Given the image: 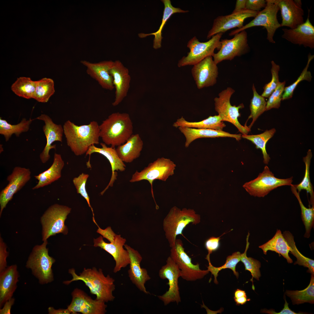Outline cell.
Here are the masks:
<instances>
[{"label":"cell","mask_w":314,"mask_h":314,"mask_svg":"<svg viewBox=\"0 0 314 314\" xmlns=\"http://www.w3.org/2000/svg\"><path fill=\"white\" fill-rule=\"evenodd\" d=\"M246 0H237L235 7L232 13L239 12L245 9Z\"/></svg>","instance_id":"obj_55"},{"label":"cell","mask_w":314,"mask_h":314,"mask_svg":"<svg viewBox=\"0 0 314 314\" xmlns=\"http://www.w3.org/2000/svg\"><path fill=\"white\" fill-rule=\"evenodd\" d=\"M6 246L0 237V272L7 267L6 258L8 253L6 250Z\"/></svg>","instance_id":"obj_50"},{"label":"cell","mask_w":314,"mask_h":314,"mask_svg":"<svg viewBox=\"0 0 314 314\" xmlns=\"http://www.w3.org/2000/svg\"><path fill=\"white\" fill-rule=\"evenodd\" d=\"M290 186L291 191L297 199L300 207L301 218L305 228L304 237L309 238L312 228L314 227V206L309 208L306 207L302 202L299 193L297 192L294 185L292 184Z\"/></svg>","instance_id":"obj_39"},{"label":"cell","mask_w":314,"mask_h":314,"mask_svg":"<svg viewBox=\"0 0 314 314\" xmlns=\"http://www.w3.org/2000/svg\"><path fill=\"white\" fill-rule=\"evenodd\" d=\"M306 21L293 29L283 28L282 37L291 43L311 49L314 48V26L310 22L309 10Z\"/></svg>","instance_id":"obj_22"},{"label":"cell","mask_w":314,"mask_h":314,"mask_svg":"<svg viewBox=\"0 0 314 314\" xmlns=\"http://www.w3.org/2000/svg\"><path fill=\"white\" fill-rule=\"evenodd\" d=\"M178 128L185 137L186 141L185 146L186 148L188 147L194 140L199 138L228 137L235 138L238 141L241 139L242 137L240 134H232L223 131L183 126Z\"/></svg>","instance_id":"obj_28"},{"label":"cell","mask_w":314,"mask_h":314,"mask_svg":"<svg viewBox=\"0 0 314 314\" xmlns=\"http://www.w3.org/2000/svg\"><path fill=\"white\" fill-rule=\"evenodd\" d=\"M272 68L271 69L272 76L271 81L265 84L263 87L264 91L261 95L264 98L269 97L271 93L276 88L280 82L279 78V72L280 66L274 61H271Z\"/></svg>","instance_id":"obj_47"},{"label":"cell","mask_w":314,"mask_h":314,"mask_svg":"<svg viewBox=\"0 0 314 314\" xmlns=\"http://www.w3.org/2000/svg\"><path fill=\"white\" fill-rule=\"evenodd\" d=\"M295 3L299 6L301 7L302 6V3L301 1L300 0H294Z\"/></svg>","instance_id":"obj_58"},{"label":"cell","mask_w":314,"mask_h":314,"mask_svg":"<svg viewBox=\"0 0 314 314\" xmlns=\"http://www.w3.org/2000/svg\"><path fill=\"white\" fill-rule=\"evenodd\" d=\"M283 235L291 248V250L290 252L297 258V261L294 264H297L307 267L308 268V272L314 275V260L305 256L299 251L296 247L294 236L289 231H284Z\"/></svg>","instance_id":"obj_37"},{"label":"cell","mask_w":314,"mask_h":314,"mask_svg":"<svg viewBox=\"0 0 314 314\" xmlns=\"http://www.w3.org/2000/svg\"><path fill=\"white\" fill-rule=\"evenodd\" d=\"M259 12L245 9L230 15L218 16L214 20L212 28L207 35V39L219 33H223L233 28H241L243 26V23L246 19L255 17Z\"/></svg>","instance_id":"obj_18"},{"label":"cell","mask_w":314,"mask_h":314,"mask_svg":"<svg viewBox=\"0 0 314 314\" xmlns=\"http://www.w3.org/2000/svg\"><path fill=\"white\" fill-rule=\"evenodd\" d=\"M35 89L33 99L37 101L46 103L55 92L53 81L51 78H44L35 81Z\"/></svg>","instance_id":"obj_35"},{"label":"cell","mask_w":314,"mask_h":314,"mask_svg":"<svg viewBox=\"0 0 314 314\" xmlns=\"http://www.w3.org/2000/svg\"><path fill=\"white\" fill-rule=\"evenodd\" d=\"M176 167V165L170 159L164 157L158 158L149 163L140 172L136 170L133 174L129 181L133 183L142 180L148 181L151 186L152 196L156 204V208L158 209L159 207L154 196L153 183L156 180L165 181L170 176L174 174Z\"/></svg>","instance_id":"obj_6"},{"label":"cell","mask_w":314,"mask_h":314,"mask_svg":"<svg viewBox=\"0 0 314 314\" xmlns=\"http://www.w3.org/2000/svg\"><path fill=\"white\" fill-rule=\"evenodd\" d=\"M63 127L67 144L76 156L86 154L90 146L99 144V127L96 121L78 126L68 120Z\"/></svg>","instance_id":"obj_1"},{"label":"cell","mask_w":314,"mask_h":314,"mask_svg":"<svg viewBox=\"0 0 314 314\" xmlns=\"http://www.w3.org/2000/svg\"><path fill=\"white\" fill-rule=\"evenodd\" d=\"M35 119L42 120L44 123L42 128L47 142L43 150L40 154V158L42 162L45 163L50 158L49 152L50 150L56 148V145L52 144L55 141L62 142L64 134L63 127L60 124L54 123L50 117L45 114H41L34 120Z\"/></svg>","instance_id":"obj_21"},{"label":"cell","mask_w":314,"mask_h":314,"mask_svg":"<svg viewBox=\"0 0 314 314\" xmlns=\"http://www.w3.org/2000/svg\"><path fill=\"white\" fill-rule=\"evenodd\" d=\"M99 127L100 138L104 143L113 147L124 143L133 134V124L126 113H112Z\"/></svg>","instance_id":"obj_3"},{"label":"cell","mask_w":314,"mask_h":314,"mask_svg":"<svg viewBox=\"0 0 314 314\" xmlns=\"http://www.w3.org/2000/svg\"><path fill=\"white\" fill-rule=\"evenodd\" d=\"M71 210L67 206L56 204L46 210L41 218L43 241L56 234L67 233L68 229L65 222Z\"/></svg>","instance_id":"obj_7"},{"label":"cell","mask_w":314,"mask_h":314,"mask_svg":"<svg viewBox=\"0 0 314 314\" xmlns=\"http://www.w3.org/2000/svg\"><path fill=\"white\" fill-rule=\"evenodd\" d=\"M266 2L264 0H246V9L253 11H260L262 8L266 6Z\"/></svg>","instance_id":"obj_51"},{"label":"cell","mask_w":314,"mask_h":314,"mask_svg":"<svg viewBox=\"0 0 314 314\" xmlns=\"http://www.w3.org/2000/svg\"><path fill=\"white\" fill-rule=\"evenodd\" d=\"M276 130L272 128L269 130H266L262 133L257 135H242V137L251 141L256 146L257 149H260L262 152L263 163L268 164L270 158L267 153L266 146L268 141L274 135Z\"/></svg>","instance_id":"obj_36"},{"label":"cell","mask_w":314,"mask_h":314,"mask_svg":"<svg viewBox=\"0 0 314 314\" xmlns=\"http://www.w3.org/2000/svg\"><path fill=\"white\" fill-rule=\"evenodd\" d=\"M285 303L283 308L279 312H276L273 310L270 309L268 310L266 309L262 310L261 312L262 313L270 314H302V313H297L291 310L288 307V304L285 298Z\"/></svg>","instance_id":"obj_53"},{"label":"cell","mask_w":314,"mask_h":314,"mask_svg":"<svg viewBox=\"0 0 314 314\" xmlns=\"http://www.w3.org/2000/svg\"><path fill=\"white\" fill-rule=\"evenodd\" d=\"M292 177L286 179L277 178L266 165L263 171L256 178L246 182L243 187L251 195L263 197L278 187L291 186L292 184Z\"/></svg>","instance_id":"obj_8"},{"label":"cell","mask_w":314,"mask_h":314,"mask_svg":"<svg viewBox=\"0 0 314 314\" xmlns=\"http://www.w3.org/2000/svg\"><path fill=\"white\" fill-rule=\"evenodd\" d=\"M46 240L41 245H35L33 248L27 261L26 267L30 269L32 274L41 284L52 282L54 280L52 269L55 260L50 256L47 248Z\"/></svg>","instance_id":"obj_5"},{"label":"cell","mask_w":314,"mask_h":314,"mask_svg":"<svg viewBox=\"0 0 314 314\" xmlns=\"http://www.w3.org/2000/svg\"><path fill=\"white\" fill-rule=\"evenodd\" d=\"M19 275L16 265L8 266L0 272V308L13 297L17 287Z\"/></svg>","instance_id":"obj_27"},{"label":"cell","mask_w":314,"mask_h":314,"mask_svg":"<svg viewBox=\"0 0 314 314\" xmlns=\"http://www.w3.org/2000/svg\"><path fill=\"white\" fill-rule=\"evenodd\" d=\"M259 247L262 250L265 255L267 254L268 251H275L281 255L288 263L293 262L288 254L291 248L279 229H277L274 236L265 243L259 246Z\"/></svg>","instance_id":"obj_31"},{"label":"cell","mask_w":314,"mask_h":314,"mask_svg":"<svg viewBox=\"0 0 314 314\" xmlns=\"http://www.w3.org/2000/svg\"><path fill=\"white\" fill-rule=\"evenodd\" d=\"M31 172L29 169L20 167L14 168L7 178V185L0 192V215L13 195L30 180Z\"/></svg>","instance_id":"obj_16"},{"label":"cell","mask_w":314,"mask_h":314,"mask_svg":"<svg viewBox=\"0 0 314 314\" xmlns=\"http://www.w3.org/2000/svg\"><path fill=\"white\" fill-rule=\"evenodd\" d=\"M285 84V81L280 82L276 89L269 97L266 102V111L273 108H278L280 107Z\"/></svg>","instance_id":"obj_48"},{"label":"cell","mask_w":314,"mask_h":314,"mask_svg":"<svg viewBox=\"0 0 314 314\" xmlns=\"http://www.w3.org/2000/svg\"><path fill=\"white\" fill-rule=\"evenodd\" d=\"M89 177L88 174L82 173L78 177L73 179V182L77 193L80 194L85 199L89 206L93 214V220L96 224L97 223L95 220L93 209L90 205V197L86 189V183Z\"/></svg>","instance_id":"obj_46"},{"label":"cell","mask_w":314,"mask_h":314,"mask_svg":"<svg viewBox=\"0 0 314 314\" xmlns=\"http://www.w3.org/2000/svg\"><path fill=\"white\" fill-rule=\"evenodd\" d=\"M64 162L60 154L55 153L53 160L50 167L35 177L38 181L37 184L33 188L37 189L50 184L61 177V171L64 166Z\"/></svg>","instance_id":"obj_30"},{"label":"cell","mask_w":314,"mask_h":314,"mask_svg":"<svg viewBox=\"0 0 314 314\" xmlns=\"http://www.w3.org/2000/svg\"><path fill=\"white\" fill-rule=\"evenodd\" d=\"M266 6L262 10L258 12L254 18L240 28L232 31L229 35H234L243 30L253 27L261 26L267 32V39L272 43L275 42L273 39L274 33L277 28L281 27L277 19V15L279 8L273 0H266Z\"/></svg>","instance_id":"obj_9"},{"label":"cell","mask_w":314,"mask_h":314,"mask_svg":"<svg viewBox=\"0 0 314 314\" xmlns=\"http://www.w3.org/2000/svg\"><path fill=\"white\" fill-rule=\"evenodd\" d=\"M223 34H217L205 42H200L196 36L194 37L187 43L190 52L187 56L183 57L179 61L178 66L194 65L208 56H213L215 49L219 50L220 48V39Z\"/></svg>","instance_id":"obj_10"},{"label":"cell","mask_w":314,"mask_h":314,"mask_svg":"<svg viewBox=\"0 0 314 314\" xmlns=\"http://www.w3.org/2000/svg\"><path fill=\"white\" fill-rule=\"evenodd\" d=\"M241 253L239 251L233 253L231 255L228 256L226 259L225 263L222 266L216 267L214 266L211 264L210 260L207 261L209 265L207 267L208 270L211 272L212 275H213L214 277V283L216 284H218L217 280V277L218 276V273L222 269L229 268L231 270L233 274L238 279L239 273L236 270V267L237 264L240 261Z\"/></svg>","instance_id":"obj_42"},{"label":"cell","mask_w":314,"mask_h":314,"mask_svg":"<svg viewBox=\"0 0 314 314\" xmlns=\"http://www.w3.org/2000/svg\"><path fill=\"white\" fill-rule=\"evenodd\" d=\"M219 115L210 116L207 118L198 122H190L186 120L183 117L178 119L173 126L176 128L180 126L197 129H204L222 131L226 125L222 122Z\"/></svg>","instance_id":"obj_32"},{"label":"cell","mask_w":314,"mask_h":314,"mask_svg":"<svg viewBox=\"0 0 314 314\" xmlns=\"http://www.w3.org/2000/svg\"><path fill=\"white\" fill-rule=\"evenodd\" d=\"M193 65L191 72L198 89L212 86L216 83L218 68L212 56L205 58Z\"/></svg>","instance_id":"obj_19"},{"label":"cell","mask_w":314,"mask_h":314,"mask_svg":"<svg viewBox=\"0 0 314 314\" xmlns=\"http://www.w3.org/2000/svg\"><path fill=\"white\" fill-rule=\"evenodd\" d=\"M15 299L13 297L6 301L3 305V308L0 309V314H10L12 306L14 303Z\"/></svg>","instance_id":"obj_54"},{"label":"cell","mask_w":314,"mask_h":314,"mask_svg":"<svg viewBox=\"0 0 314 314\" xmlns=\"http://www.w3.org/2000/svg\"><path fill=\"white\" fill-rule=\"evenodd\" d=\"M115 89V98L112 105H119L127 96L130 87L131 77L128 68L120 61H113L110 69Z\"/></svg>","instance_id":"obj_20"},{"label":"cell","mask_w":314,"mask_h":314,"mask_svg":"<svg viewBox=\"0 0 314 314\" xmlns=\"http://www.w3.org/2000/svg\"><path fill=\"white\" fill-rule=\"evenodd\" d=\"M250 233L248 232L246 238V245L244 252L241 254L240 261L244 264L245 270L250 272L252 276L250 281L252 282V289L254 290V287L253 283V279L254 278L259 281L261 276L260 268L261 267V263L258 260L251 257H248L247 252L249 247V238Z\"/></svg>","instance_id":"obj_44"},{"label":"cell","mask_w":314,"mask_h":314,"mask_svg":"<svg viewBox=\"0 0 314 314\" xmlns=\"http://www.w3.org/2000/svg\"><path fill=\"white\" fill-rule=\"evenodd\" d=\"M215 237L212 236L206 240L205 243V246L208 251V254L206 259L210 258V255L213 252L217 250L220 246V237Z\"/></svg>","instance_id":"obj_49"},{"label":"cell","mask_w":314,"mask_h":314,"mask_svg":"<svg viewBox=\"0 0 314 314\" xmlns=\"http://www.w3.org/2000/svg\"><path fill=\"white\" fill-rule=\"evenodd\" d=\"M34 119L27 120L23 118L19 123L12 125L6 120L0 118V134L3 135L5 141L9 140L12 135L14 134L17 137L22 133L28 131Z\"/></svg>","instance_id":"obj_34"},{"label":"cell","mask_w":314,"mask_h":314,"mask_svg":"<svg viewBox=\"0 0 314 314\" xmlns=\"http://www.w3.org/2000/svg\"><path fill=\"white\" fill-rule=\"evenodd\" d=\"M124 247L128 251L130 260L129 269L128 271L129 276L132 283L140 291L146 294L147 291L145 284L151 279L146 269L141 267L140 263L142 257L139 252L127 245Z\"/></svg>","instance_id":"obj_25"},{"label":"cell","mask_w":314,"mask_h":314,"mask_svg":"<svg viewBox=\"0 0 314 314\" xmlns=\"http://www.w3.org/2000/svg\"><path fill=\"white\" fill-rule=\"evenodd\" d=\"M143 144L139 134H133L124 143L117 147L116 150L123 162L131 163L140 156Z\"/></svg>","instance_id":"obj_29"},{"label":"cell","mask_w":314,"mask_h":314,"mask_svg":"<svg viewBox=\"0 0 314 314\" xmlns=\"http://www.w3.org/2000/svg\"><path fill=\"white\" fill-rule=\"evenodd\" d=\"M72 295V302L67 308L71 314H104L106 312L105 302L93 299L81 290L75 289Z\"/></svg>","instance_id":"obj_15"},{"label":"cell","mask_w":314,"mask_h":314,"mask_svg":"<svg viewBox=\"0 0 314 314\" xmlns=\"http://www.w3.org/2000/svg\"><path fill=\"white\" fill-rule=\"evenodd\" d=\"M170 256L180 270L181 277L187 281H194L201 279L209 272L207 270H201L198 263L194 264L192 263L180 239H176L174 245L171 247Z\"/></svg>","instance_id":"obj_12"},{"label":"cell","mask_w":314,"mask_h":314,"mask_svg":"<svg viewBox=\"0 0 314 314\" xmlns=\"http://www.w3.org/2000/svg\"><path fill=\"white\" fill-rule=\"evenodd\" d=\"M166 264L160 270L159 275L162 279H167L169 288L165 294L158 296L166 306L171 302L177 304L181 301L178 279L181 276L180 270L170 256L166 261Z\"/></svg>","instance_id":"obj_14"},{"label":"cell","mask_w":314,"mask_h":314,"mask_svg":"<svg viewBox=\"0 0 314 314\" xmlns=\"http://www.w3.org/2000/svg\"><path fill=\"white\" fill-rule=\"evenodd\" d=\"M98 229L97 232L101 234L103 237L108 240L110 242H113L116 235L112 230L110 226H108L106 229H103L100 228L97 224Z\"/></svg>","instance_id":"obj_52"},{"label":"cell","mask_w":314,"mask_h":314,"mask_svg":"<svg viewBox=\"0 0 314 314\" xmlns=\"http://www.w3.org/2000/svg\"><path fill=\"white\" fill-rule=\"evenodd\" d=\"M252 89L253 96L251 100L250 105L251 114L248 117V119L252 118V119L251 124L248 126L250 130L258 117L266 111V102L265 98L258 94L254 84L252 85Z\"/></svg>","instance_id":"obj_43"},{"label":"cell","mask_w":314,"mask_h":314,"mask_svg":"<svg viewBox=\"0 0 314 314\" xmlns=\"http://www.w3.org/2000/svg\"><path fill=\"white\" fill-rule=\"evenodd\" d=\"M247 41V33L245 30L236 34L231 39L222 40L219 51L213 56L214 61L217 64L223 60H231L236 56L245 53L249 48Z\"/></svg>","instance_id":"obj_13"},{"label":"cell","mask_w":314,"mask_h":314,"mask_svg":"<svg viewBox=\"0 0 314 314\" xmlns=\"http://www.w3.org/2000/svg\"><path fill=\"white\" fill-rule=\"evenodd\" d=\"M101 148L96 147L93 145L90 147L86 153V156L89 155V159L87 163L88 168L91 167L90 163V156L94 153L101 154L105 157L109 162L111 166L112 175L110 182L104 190L101 193L102 195L109 186L112 187L115 180L117 179V173L115 171L123 172L126 169V166L119 157L115 147H108L104 143H101Z\"/></svg>","instance_id":"obj_23"},{"label":"cell","mask_w":314,"mask_h":314,"mask_svg":"<svg viewBox=\"0 0 314 314\" xmlns=\"http://www.w3.org/2000/svg\"><path fill=\"white\" fill-rule=\"evenodd\" d=\"M199 215L194 209H182L174 206L172 208L164 219L163 229L166 238L171 248L175 245L176 237L182 234L184 228L189 224L196 225L200 222Z\"/></svg>","instance_id":"obj_4"},{"label":"cell","mask_w":314,"mask_h":314,"mask_svg":"<svg viewBox=\"0 0 314 314\" xmlns=\"http://www.w3.org/2000/svg\"><path fill=\"white\" fill-rule=\"evenodd\" d=\"M48 311L49 314H69L71 313L67 308L56 309L52 307H49L48 308Z\"/></svg>","instance_id":"obj_56"},{"label":"cell","mask_w":314,"mask_h":314,"mask_svg":"<svg viewBox=\"0 0 314 314\" xmlns=\"http://www.w3.org/2000/svg\"><path fill=\"white\" fill-rule=\"evenodd\" d=\"M35 89V81L30 78L24 77L17 78L11 86V89L15 94L27 99L33 98Z\"/></svg>","instance_id":"obj_40"},{"label":"cell","mask_w":314,"mask_h":314,"mask_svg":"<svg viewBox=\"0 0 314 314\" xmlns=\"http://www.w3.org/2000/svg\"><path fill=\"white\" fill-rule=\"evenodd\" d=\"M126 241V239L120 235L117 234L114 241L110 243L105 242L101 236L94 240V247H100L113 257L115 262L113 270L115 273L119 272L122 268L126 267L130 263L129 253L123 247Z\"/></svg>","instance_id":"obj_17"},{"label":"cell","mask_w":314,"mask_h":314,"mask_svg":"<svg viewBox=\"0 0 314 314\" xmlns=\"http://www.w3.org/2000/svg\"><path fill=\"white\" fill-rule=\"evenodd\" d=\"M234 299L236 305L238 306L244 304L247 301H249L250 300V299L247 298V295L234 298Z\"/></svg>","instance_id":"obj_57"},{"label":"cell","mask_w":314,"mask_h":314,"mask_svg":"<svg viewBox=\"0 0 314 314\" xmlns=\"http://www.w3.org/2000/svg\"><path fill=\"white\" fill-rule=\"evenodd\" d=\"M314 58V55L309 53L308 55V60L306 66L302 71L297 80L292 84L285 87L282 95V99L283 100L291 98L295 89L301 81L305 80L309 81H311L312 76L311 72L308 70L309 64Z\"/></svg>","instance_id":"obj_45"},{"label":"cell","mask_w":314,"mask_h":314,"mask_svg":"<svg viewBox=\"0 0 314 314\" xmlns=\"http://www.w3.org/2000/svg\"><path fill=\"white\" fill-rule=\"evenodd\" d=\"M81 63L86 67L87 74L96 80L102 88L111 91L114 88L113 78L110 73L113 61H104L93 63L83 60Z\"/></svg>","instance_id":"obj_24"},{"label":"cell","mask_w":314,"mask_h":314,"mask_svg":"<svg viewBox=\"0 0 314 314\" xmlns=\"http://www.w3.org/2000/svg\"><path fill=\"white\" fill-rule=\"evenodd\" d=\"M234 92L235 90L230 87H228L220 92L219 97H215L214 99L215 110L222 121L230 122L242 135H247L250 130L248 126L242 125L238 120V117L240 116L239 110L244 108L243 104H241L236 106H232L230 102L231 97Z\"/></svg>","instance_id":"obj_11"},{"label":"cell","mask_w":314,"mask_h":314,"mask_svg":"<svg viewBox=\"0 0 314 314\" xmlns=\"http://www.w3.org/2000/svg\"><path fill=\"white\" fill-rule=\"evenodd\" d=\"M164 5L163 15L162 21L158 30L156 32L149 34L140 33L138 34L140 38H144L150 35H154L153 41V48L157 49L161 47L162 40V31L163 27L167 21L170 17L174 14L176 13H186L188 10H185L180 8H176L173 6L171 4L170 0H162L161 1Z\"/></svg>","instance_id":"obj_33"},{"label":"cell","mask_w":314,"mask_h":314,"mask_svg":"<svg viewBox=\"0 0 314 314\" xmlns=\"http://www.w3.org/2000/svg\"><path fill=\"white\" fill-rule=\"evenodd\" d=\"M68 272L72 279L64 281V284L68 285L74 281H81L88 287L90 293L96 295V299L106 302L114 299L113 292L115 289V280L109 275L105 276L101 269L84 268L79 275L74 268L69 269Z\"/></svg>","instance_id":"obj_2"},{"label":"cell","mask_w":314,"mask_h":314,"mask_svg":"<svg viewBox=\"0 0 314 314\" xmlns=\"http://www.w3.org/2000/svg\"><path fill=\"white\" fill-rule=\"evenodd\" d=\"M312 156L311 150L309 149L307 152L306 155L303 158L305 165L304 177L300 183L297 185H294L298 192L299 193L304 190L306 191L307 193L310 194L309 203L313 206H314V192L313 187L311 183L310 177V167Z\"/></svg>","instance_id":"obj_41"},{"label":"cell","mask_w":314,"mask_h":314,"mask_svg":"<svg viewBox=\"0 0 314 314\" xmlns=\"http://www.w3.org/2000/svg\"><path fill=\"white\" fill-rule=\"evenodd\" d=\"M281 12L282 22L281 26L294 28L304 22V11L293 0H273Z\"/></svg>","instance_id":"obj_26"},{"label":"cell","mask_w":314,"mask_h":314,"mask_svg":"<svg viewBox=\"0 0 314 314\" xmlns=\"http://www.w3.org/2000/svg\"><path fill=\"white\" fill-rule=\"evenodd\" d=\"M285 294L290 297L293 304L305 302L314 303V276L312 274L310 283L305 289L301 290H286Z\"/></svg>","instance_id":"obj_38"}]
</instances>
